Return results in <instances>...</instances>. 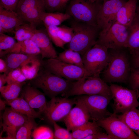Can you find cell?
<instances>
[{"mask_svg": "<svg viewBox=\"0 0 139 139\" xmlns=\"http://www.w3.org/2000/svg\"><path fill=\"white\" fill-rule=\"evenodd\" d=\"M20 97L22 107L25 115L29 118L34 119L39 118L42 120L44 119L41 116L42 114L40 112L36 111L34 108L29 105L22 97L21 96Z\"/></svg>", "mask_w": 139, "mask_h": 139, "instance_id": "obj_37", "label": "cell"}, {"mask_svg": "<svg viewBox=\"0 0 139 139\" xmlns=\"http://www.w3.org/2000/svg\"><path fill=\"white\" fill-rule=\"evenodd\" d=\"M76 100V98L71 99L65 97L52 98L47 103L46 108L43 114L52 124L53 122L63 120L75 105Z\"/></svg>", "mask_w": 139, "mask_h": 139, "instance_id": "obj_12", "label": "cell"}, {"mask_svg": "<svg viewBox=\"0 0 139 139\" xmlns=\"http://www.w3.org/2000/svg\"><path fill=\"white\" fill-rule=\"evenodd\" d=\"M7 74L4 73L0 74V88L7 83Z\"/></svg>", "mask_w": 139, "mask_h": 139, "instance_id": "obj_46", "label": "cell"}, {"mask_svg": "<svg viewBox=\"0 0 139 139\" xmlns=\"http://www.w3.org/2000/svg\"><path fill=\"white\" fill-rule=\"evenodd\" d=\"M32 137L34 139L54 138V133L49 127L42 126L36 127L32 132Z\"/></svg>", "mask_w": 139, "mask_h": 139, "instance_id": "obj_33", "label": "cell"}, {"mask_svg": "<svg viewBox=\"0 0 139 139\" xmlns=\"http://www.w3.org/2000/svg\"><path fill=\"white\" fill-rule=\"evenodd\" d=\"M60 39L64 45L69 43L72 40L73 35L72 28L71 27H59L57 32Z\"/></svg>", "mask_w": 139, "mask_h": 139, "instance_id": "obj_35", "label": "cell"}, {"mask_svg": "<svg viewBox=\"0 0 139 139\" xmlns=\"http://www.w3.org/2000/svg\"><path fill=\"white\" fill-rule=\"evenodd\" d=\"M34 119L28 117L27 120L17 131L16 136V139L31 138L32 132L37 126V124Z\"/></svg>", "mask_w": 139, "mask_h": 139, "instance_id": "obj_31", "label": "cell"}, {"mask_svg": "<svg viewBox=\"0 0 139 139\" xmlns=\"http://www.w3.org/2000/svg\"><path fill=\"white\" fill-rule=\"evenodd\" d=\"M136 12L139 16V7L138 8L137 7Z\"/></svg>", "mask_w": 139, "mask_h": 139, "instance_id": "obj_49", "label": "cell"}, {"mask_svg": "<svg viewBox=\"0 0 139 139\" xmlns=\"http://www.w3.org/2000/svg\"><path fill=\"white\" fill-rule=\"evenodd\" d=\"M69 0H62V2L63 6L65 5L67 2Z\"/></svg>", "mask_w": 139, "mask_h": 139, "instance_id": "obj_48", "label": "cell"}, {"mask_svg": "<svg viewBox=\"0 0 139 139\" xmlns=\"http://www.w3.org/2000/svg\"><path fill=\"white\" fill-rule=\"evenodd\" d=\"M81 55L78 52L68 48L59 53L56 58L64 62L84 68Z\"/></svg>", "mask_w": 139, "mask_h": 139, "instance_id": "obj_29", "label": "cell"}, {"mask_svg": "<svg viewBox=\"0 0 139 139\" xmlns=\"http://www.w3.org/2000/svg\"><path fill=\"white\" fill-rule=\"evenodd\" d=\"M103 0V1H105L107 0Z\"/></svg>", "mask_w": 139, "mask_h": 139, "instance_id": "obj_51", "label": "cell"}, {"mask_svg": "<svg viewBox=\"0 0 139 139\" xmlns=\"http://www.w3.org/2000/svg\"><path fill=\"white\" fill-rule=\"evenodd\" d=\"M31 39L36 43L39 49L42 59L57 57V52L47 31L36 29Z\"/></svg>", "mask_w": 139, "mask_h": 139, "instance_id": "obj_17", "label": "cell"}, {"mask_svg": "<svg viewBox=\"0 0 139 139\" xmlns=\"http://www.w3.org/2000/svg\"><path fill=\"white\" fill-rule=\"evenodd\" d=\"M117 115L139 136V109L134 108L120 115Z\"/></svg>", "mask_w": 139, "mask_h": 139, "instance_id": "obj_24", "label": "cell"}, {"mask_svg": "<svg viewBox=\"0 0 139 139\" xmlns=\"http://www.w3.org/2000/svg\"><path fill=\"white\" fill-rule=\"evenodd\" d=\"M85 104L91 119L97 121L111 115L107 111L108 105L112 97L100 95H82L79 96Z\"/></svg>", "mask_w": 139, "mask_h": 139, "instance_id": "obj_13", "label": "cell"}, {"mask_svg": "<svg viewBox=\"0 0 139 139\" xmlns=\"http://www.w3.org/2000/svg\"><path fill=\"white\" fill-rule=\"evenodd\" d=\"M125 2L123 0L104 1L97 18V25L101 30L107 29L116 21L118 11Z\"/></svg>", "mask_w": 139, "mask_h": 139, "instance_id": "obj_14", "label": "cell"}, {"mask_svg": "<svg viewBox=\"0 0 139 139\" xmlns=\"http://www.w3.org/2000/svg\"><path fill=\"white\" fill-rule=\"evenodd\" d=\"M45 26L46 31L51 41L57 46L63 48L64 45L60 39L57 34L59 27L54 25Z\"/></svg>", "mask_w": 139, "mask_h": 139, "instance_id": "obj_36", "label": "cell"}, {"mask_svg": "<svg viewBox=\"0 0 139 139\" xmlns=\"http://www.w3.org/2000/svg\"><path fill=\"white\" fill-rule=\"evenodd\" d=\"M97 122L99 126L116 139H139V136L117 116V114H112Z\"/></svg>", "mask_w": 139, "mask_h": 139, "instance_id": "obj_10", "label": "cell"}, {"mask_svg": "<svg viewBox=\"0 0 139 139\" xmlns=\"http://www.w3.org/2000/svg\"><path fill=\"white\" fill-rule=\"evenodd\" d=\"M97 122L89 121L83 126L72 131L73 139H85L88 136L96 135L100 131Z\"/></svg>", "mask_w": 139, "mask_h": 139, "instance_id": "obj_25", "label": "cell"}, {"mask_svg": "<svg viewBox=\"0 0 139 139\" xmlns=\"http://www.w3.org/2000/svg\"><path fill=\"white\" fill-rule=\"evenodd\" d=\"M71 17L69 14L59 12H44L41 18L45 26H57L63 22L70 19Z\"/></svg>", "mask_w": 139, "mask_h": 139, "instance_id": "obj_27", "label": "cell"}, {"mask_svg": "<svg viewBox=\"0 0 139 139\" xmlns=\"http://www.w3.org/2000/svg\"><path fill=\"white\" fill-rule=\"evenodd\" d=\"M76 98L75 106L72 109L63 120L67 129L70 131L84 125L91 119L83 100L80 97Z\"/></svg>", "mask_w": 139, "mask_h": 139, "instance_id": "obj_15", "label": "cell"}, {"mask_svg": "<svg viewBox=\"0 0 139 139\" xmlns=\"http://www.w3.org/2000/svg\"><path fill=\"white\" fill-rule=\"evenodd\" d=\"M101 6L90 0H71L66 13L76 21L97 25V16Z\"/></svg>", "mask_w": 139, "mask_h": 139, "instance_id": "obj_8", "label": "cell"}, {"mask_svg": "<svg viewBox=\"0 0 139 139\" xmlns=\"http://www.w3.org/2000/svg\"><path fill=\"white\" fill-rule=\"evenodd\" d=\"M108 50L105 47L96 44L82 56L84 68L89 76H99L108 63Z\"/></svg>", "mask_w": 139, "mask_h": 139, "instance_id": "obj_7", "label": "cell"}, {"mask_svg": "<svg viewBox=\"0 0 139 139\" xmlns=\"http://www.w3.org/2000/svg\"><path fill=\"white\" fill-rule=\"evenodd\" d=\"M6 55L4 60L9 72L12 70L19 68L26 62L37 56L14 53H10Z\"/></svg>", "mask_w": 139, "mask_h": 139, "instance_id": "obj_26", "label": "cell"}, {"mask_svg": "<svg viewBox=\"0 0 139 139\" xmlns=\"http://www.w3.org/2000/svg\"><path fill=\"white\" fill-rule=\"evenodd\" d=\"M128 83L131 89H139V68H131Z\"/></svg>", "mask_w": 139, "mask_h": 139, "instance_id": "obj_39", "label": "cell"}, {"mask_svg": "<svg viewBox=\"0 0 139 139\" xmlns=\"http://www.w3.org/2000/svg\"><path fill=\"white\" fill-rule=\"evenodd\" d=\"M128 36V27L115 21L107 29L101 31L96 44L108 49L127 48Z\"/></svg>", "mask_w": 139, "mask_h": 139, "instance_id": "obj_5", "label": "cell"}, {"mask_svg": "<svg viewBox=\"0 0 139 139\" xmlns=\"http://www.w3.org/2000/svg\"><path fill=\"white\" fill-rule=\"evenodd\" d=\"M27 79L19 68L12 70L7 74V84L24 82Z\"/></svg>", "mask_w": 139, "mask_h": 139, "instance_id": "obj_34", "label": "cell"}, {"mask_svg": "<svg viewBox=\"0 0 139 139\" xmlns=\"http://www.w3.org/2000/svg\"><path fill=\"white\" fill-rule=\"evenodd\" d=\"M16 42L13 37L4 33L0 34V56H4L6 53L12 48Z\"/></svg>", "mask_w": 139, "mask_h": 139, "instance_id": "obj_32", "label": "cell"}, {"mask_svg": "<svg viewBox=\"0 0 139 139\" xmlns=\"http://www.w3.org/2000/svg\"><path fill=\"white\" fill-rule=\"evenodd\" d=\"M38 55L26 62L19 68L27 80L35 77L42 66V59H40Z\"/></svg>", "mask_w": 139, "mask_h": 139, "instance_id": "obj_23", "label": "cell"}, {"mask_svg": "<svg viewBox=\"0 0 139 139\" xmlns=\"http://www.w3.org/2000/svg\"><path fill=\"white\" fill-rule=\"evenodd\" d=\"M11 53L37 55H40V52L36 43L31 39H29L16 42L13 47L6 53L4 56Z\"/></svg>", "mask_w": 139, "mask_h": 139, "instance_id": "obj_22", "label": "cell"}, {"mask_svg": "<svg viewBox=\"0 0 139 139\" xmlns=\"http://www.w3.org/2000/svg\"><path fill=\"white\" fill-rule=\"evenodd\" d=\"M73 82L54 74L42 66L36 77L30 80L29 84L42 89L51 98L58 95L65 93L71 88Z\"/></svg>", "mask_w": 139, "mask_h": 139, "instance_id": "obj_2", "label": "cell"}, {"mask_svg": "<svg viewBox=\"0 0 139 139\" xmlns=\"http://www.w3.org/2000/svg\"><path fill=\"white\" fill-rule=\"evenodd\" d=\"M20 0H0V5L5 9L15 11Z\"/></svg>", "mask_w": 139, "mask_h": 139, "instance_id": "obj_42", "label": "cell"}, {"mask_svg": "<svg viewBox=\"0 0 139 139\" xmlns=\"http://www.w3.org/2000/svg\"><path fill=\"white\" fill-rule=\"evenodd\" d=\"M100 95L112 97L110 86L99 76L84 77L76 82H73L70 90L61 95L68 97L74 95Z\"/></svg>", "mask_w": 139, "mask_h": 139, "instance_id": "obj_4", "label": "cell"}, {"mask_svg": "<svg viewBox=\"0 0 139 139\" xmlns=\"http://www.w3.org/2000/svg\"><path fill=\"white\" fill-rule=\"evenodd\" d=\"M0 110H5V104H6V101H4L1 99L0 100Z\"/></svg>", "mask_w": 139, "mask_h": 139, "instance_id": "obj_47", "label": "cell"}, {"mask_svg": "<svg viewBox=\"0 0 139 139\" xmlns=\"http://www.w3.org/2000/svg\"><path fill=\"white\" fill-rule=\"evenodd\" d=\"M54 128V138L56 139H73L71 133L67 129L63 128L55 122L52 123Z\"/></svg>", "mask_w": 139, "mask_h": 139, "instance_id": "obj_38", "label": "cell"}, {"mask_svg": "<svg viewBox=\"0 0 139 139\" xmlns=\"http://www.w3.org/2000/svg\"><path fill=\"white\" fill-rule=\"evenodd\" d=\"M131 54V68H139V50Z\"/></svg>", "mask_w": 139, "mask_h": 139, "instance_id": "obj_43", "label": "cell"}, {"mask_svg": "<svg viewBox=\"0 0 139 139\" xmlns=\"http://www.w3.org/2000/svg\"><path fill=\"white\" fill-rule=\"evenodd\" d=\"M24 23L15 12L6 10L0 5V34L14 33L16 28Z\"/></svg>", "mask_w": 139, "mask_h": 139, "instance_id": "obj_19", "label": "cell"}, {"mask_svg": "<svg viewBox=\"0 0 139 139\" xmlns=\"http://www.w3.org/2000/svg\"><path fill=\"white\" fill-rule=\"evenodd\" d=\"M28 118L26 115L14 111L11 107L5 108L1 126L3 131L6 133L7 136L3 138L16 139L17 131Z\"/></svg>", "mask_w": 139, "mask_h": 139, "instance_id": "obj_16", "label": "cell"}, {"mask_svg": "<svg viewBox=\"0 0 139 139\" xmlns=\"http://www.w3.org/2000/svg\"><path fill=\"white\" fill-rule=\"evenodd\" d=\"M127 47L130 54L139 50V16L136 12L133 21L128 26Z\"/></svg>", "mask_w": 139, "mask_h": 139, "instance_id": "obj_21", "label": "cell"}, {"mask_svg": "<svg viewBox=\"0 0 139 139\" xmlns=\"http://www.w3.org/2000/svg\"><path fill=\"white\" fill-rule=\"evenodd\" d=\"M0 72L7 74L9 71L5 61L2 58H0Z\"/></svg>", "mask_w": 139, "mask_h": 139, "instance_id": "obj_45", "label": "cell"}, {"mask_svg": "<svg viewBox=\"0 0 139 139\" xmlns=\"http://www.w3.org/2000/svg\"><path fill=\"white\" fill-rule=\"evenodd\" d=\"M45 8L42 0H20L15 12L24 22L36 27L42 22Z\"/></svg>", "mask_w": 139, "mask_h": 139, "instance_id": "obj_11", "label": "cell"}, {"mask_svg": "<svg viewBox=\"0 0 139 139\" xmlns=\"http://www.w3.org/2000/svg\"><path fill=\"white\" fill-rule=\"evenodd\" d=\"M95 139H116L112 136L107 133L100 131L96 135Z\"/></svg>", "mask_w": 139, "mask_h": 139, "instance_id": "obj_44", "label": "cell"}, {"mask_svg": "<svg viewBox=\"0 0 139 139\" xmlns=\"http://www.w3.org/2000/svg\"><path fill=\"white\" fill-rule=\"evenodd\" d=\"M122 49H111L109 51L108 63L101 72L102 79L106 83L128 82L131 68V63L128 55Z\"/></svg>", "mask_w": 139, "mask_h": 139, "instance_id": "obj_1", "label": "cell"}, {"mask_svg": "<svg viewBox=\"0 0 139 139\" xmlns=\"http://www.w3.org/2000/svg\"><path fill=\"white\" fill-rule=\"evenodd\" d=\"M25 83L24 82L7 84L0 88L1 94L6 101L12 100L19 97Z\"/></svg>", "mask_w": 139, "mask_h": 139, "instance_id": "obj_28", "label": "cell"}, {"mask_svg": "<svg viewBox=\"0 0 139 139\" xmlns=\"http://www.w3.org/2000/svg\"><path fill=\"white\" fill-rule=\"evenodd\" d=\"M110 86L114 101L113 114H123L139 106V89H129L114 84Z\"/></svg>", "mask_w": 139, "mask_h": 139, "instance_id": "obj_6", "label": "cell"}, {"mask_svg": "<svg viewBox=\"0 0 139 139\" xmlns=\"http://www.w3.org/2000/svg\"><path fill=\"white\" fill-rule=\"evenodd\" d=\"M92 2H94L95 1L98 0H90Z\"/></svg>", "mask_w": 139, "mask_h": 139, "instance_id": "obj_50", "label": "cell"}, {"mask_svg": "<svg viewBox=\"0 0 139 139\" xmlns=\"http://www.w3.org/2000/svg\"><path fill=\"white\" fill-rule=\"evenodd\" d=\"M36 29V27L24 23L15 29L14 38L18 41L31 39Z\"/></svg>", "mask_w": 139, "mask_h": 139, "instance_id": "obj_30", "label": "cell"}, {"mask_svg": "<svg viewBox=\"0 0 139 139\" xmlns=\"http://www.w3.org/2000/svg\"><path fill=\"white\" fill-rule=\"evenodd\" d=\"M22 89L21 96L32 108L43 114L47 105L45 94L29 84Z\"/></svg>", "mask_w": 139, "mask_h": 139, "instance_id": "obj_18", "label": "cell"}, {"mask_svg": "<svg viewBox=\"0 0 139 139\" xmlns=\"http://www.w3.org/2000/svg\"><path fill=\"white\" fill-rule=\"evenodd\" d=\"M42 65L50 72L72 81L89 76L84 68L64 62L56 58L42 60Z\"/></svg>", "mask_w": 139, "mask_h": 139, "instance_id": "obj_9", "label": "cell"}, {"mask_svg": "<svg viewBox=\"0 0 139 139\" xmlns=\"http://www.w3.org/2000/svg\"><path fill=\"white\" fill-rule=\"evenodd\" d=\"M71 24L73 35L68 43L69 48L83 56L96 44L100 29L97 25L75 20L71 22Z\"/></svg>", "mask_w": 139, "mask_h": 139, "instance_id": "obj_3", "label": "cell"}, {"mask_svg": "<svg viewBox=\"0 0 139 139\" xmlns=\"http://www.w3.org/2000/svg\"><path fill=\"white\" fill-rule=\"evenodd\" d=\"M137 0H128L120 8L117 14L115 21L124 25L128 26L136 13Z\"/></svg>", "mask_w": 139, "mask_h": 139, "instance_id": "obj_20", "label": "cell"}, {"mask_svg": "<svg viewBox=\"0 0 139 139\" xmlns=\"http://www.w3.org/2000/svg\"><path fill=\"white\" fill-rule=\"evenodd\" d=\"M21 99V97H18L10 101H6V104L10 106L14 111L20 114L25 115L22 107Z\"/></svg>", "mask_w": 139, "mask_h": 139, "instance_id": "obj_41", "label": "cell"}, {"mask_svg": "<svg viewBox=\"0 0 139 139\" xmlns=\"http://www.w3.org/2000/svg\"><path fill=\"white\" fill-rule=\"evenodd\" d=\"M45 9L49 12H53L59 10L63 7L62 0H42Z\"/></svg>", "mask_w": 139, "mask_h": 139, "instance_id": "obj_40", "label": "cell"}]
</instances>
